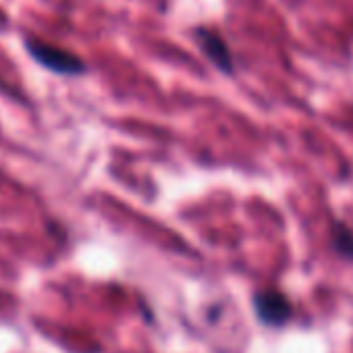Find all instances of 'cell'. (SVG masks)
Here are the masks:
<instances>
[{
    "label": "cell",
    "mask_w": 353,
    "mask_h": 353,
    "mask_svg": "<svg viewBox=\"0 0 353 353\" xmlns=\"http://www.w3.org/2000/svg\"><path fill=\"white\" fill-rule=\"evenodd\" d=\"M28 54L32 57L34 63H38L40 67L57 73V75H65V77H77L83 75L88 71V65L81 57H77L71 50H65L61 46L42 42L38 38H26L23 40Z\"/></svg>",
    "instance_id": "cell-1"
},
{
    "label": "cell",
    "mask_w": 353,
    "mask_h": 353,
    "mask_svg": "<svg viewBox=\"0 0 353 353\" xmlns=\"http://www.w3.org/2000/svg\"><path fill=\"white\" fill-rule=\"evenodd\" d=\"M194 38L200 46V50L204 52V57L225 75H235V59L233 52L227 44V40L223 38L221 32L206 28V26H198L194 30Z\"/></svg>",
    "instance_id": "cell-2"
},
{
    "label": "cell",
    "mask_w": 353,
    "mask_h": 353,
    "mask_svg": "<svg viewBox=\"0 0 353 353\" xmlns=\"http://www.w3.org/2000/svg\"><path fill=\"white\" fill-rule=\"evenodd\" d=\"M254 310L260 322L268 326H283L291 320L293 305L289 297L276 289H264L254 295Z\"/></svg>",
    "instance_id": "cell-3"
},
{
    "label": "cell",
    "mask_w": 353,
    "mask_h": 353,
    "mask_svg": "<svg viewBox=\"0 0 353 353\" xmlns=\"http://www.w3.org/2000/svg\"><path fill=\"white\" fill-rule=\"evenodd\" d=\"M332 245L343 258L353 260V231L345 223L332 225Z\"/></svg>",
    "instance_id": "cell-4"
}]
</instances>
